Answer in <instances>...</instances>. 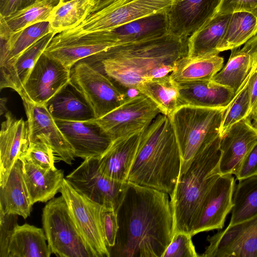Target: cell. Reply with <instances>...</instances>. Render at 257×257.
Instances as JSON below:
<instances>
[{
	"label": "cell",
	"mask_w": 257,
	"mask_h": 257,
	"mask_svg": "<svg viewBox=\"0 0 257 257\" xmlns=\"http://www.w3.org/2000/svg\"><path fill=\"white\" fill-rule=\"evenodd\" d=\"M116 213L118 229L110 256L162 257L173 237L168 193L127 181Z\"/></svg>",
	"instance_id": "6da1fadb"
},
{
	"label": "cell",
	"mask_w": 257,
	"mask_h": 257,
	"mask_svg": "<svg viewBox=\"0 0 257 257\" xmlns=\"http://www.w3.org/2000/svg\"><path fill=\"white\" fill-rule=\"evenodd\" d=\"M188 39L168 33L137 42L116 44L81 60L124 91L142 82L170 74L187 55Z\"/></svg>",
	"instance_id": "7a4b0ae2"
},
{
	"label": "cell",
	"mask_w": 257,
	"mask_h": 257,
	"mask_svg": "<svg viewBox=\"0 0 257 257\" xmlns=\"http://www.w3.org/2000/svg\"><path fill=\"white\" fill-rule=\"evenodd\" d=\"M181 162L170 118L160 113L142 133L127 181L170 195L178 179Z\"/></svg>",
	"instance_id": "3957f363"
},
{
	"label": "cell",
	"mask_w": 257,
	"mask_h": 257,
	"mask_svg": "<svg viewBox=\"0 0 257 257\" xmlns=\"http://www.w3.org/2000/svg\"><path fill=\"white\" fill-rule=\"evenodd\" d=\"M220 141L219 135L198 151L187 171L179 176L169 195L173 235L179 232L191 234L206 196L222 175L219 167Z\"/></svg>",
	"instance_id": "277c9868"
},
{
	"label": "cell",
	"mask_w": 257,
	"mask_h": 257,
	"mask_svg": "<svg viewBox=\"0 0 257 257\" xmlns=\"http://www.w3.org/2000/svg\"><path fill=\"white\" fill-rule=\"evenodd\" d=\"M225 109L184 105L168 116L181 156L179 176L187 171L198 151L220 135Z\"/></svg>",
	"instance_id": "5b68a950"
},
{
	"label": "cell",
	"mask_w": 257,
	"mask_h": 257,
	"mask_svg": "<svg viewBox=\"0 0 257 257\" xmlns=\"http://www.w3.org/2000/svg\"><path fill=\"white\" fill-rule=\"evenodd\" d=\"M42 222L52 253L61 257H92L62 195L44 206Z\"/></svg>",
	"instance_id": "8992f818"
},
{
	"label": "cell",
	"mask_w": 257,
	"mask_h": 257,
	"mask_svg": "<svg viewBox=\"0 0 257 257\" xmlns=\"http://www.w3.org/2000/svg\"><path fill=\"white\" fill-rule=\"evenodd\" d=\"M59 192L92 257H110L101 225L103 207L77 191L65 178Z\"/></svg>",
	"instance_id": "52a82bcc"
},
{
	"label": "cell",
	"mask_w": 257,
	"mask_h": 257,
	"mask_svg": "<svg viewBox=\"0 0 257 257\" xmlns=\"http://www.w3.org/2000/svg\"><path fill=\"white\" fill-rule=\"evenodd\" d=\"M70 83L85 99L95 119L114 110L128 98L127 92L83 61L77 62L71 68Z\"/></svg>",
	"instance_id": "ba28073f"
},
{
	"label": "cell",
	"mask_w": 257,
	"mask_h": 257,
	"mask_svg": "<svg viewBox=\"0 0 257 257\" xmlns=\"http://www.w3.org/2000/svg\"><path fill=\"white\" fill-rule=\"evenodd\" d=\"M160 113L152 100L138 93L103 116L91 120L98 124L113 141L143 132Z\"/></svg>",
	"instance_id": "9c48e42d"
},
{
	"label": "cell",
	"mask_w": 257,
	"mask_h": 257,
	"mask_svg": "<svg viewBox=\"0 0 257 257\" xmlns=\"http://www.w3.org/2000/svg\"><path fill=\"white\" fill-rule=\"evenodd\" d=\"M116 44L109 30L86 32L74 28L55 35L44 53L71 69L81 60Z\"/></svg>",
	"instance_id": "30bf717a"
},
{
	"label": "cell",
	"mask_w": 257,
	"mask_h": 257,
	"mask_svg": "<svg viewBox=\"0 0 257 257\" xmlns=\"http://www.w3.org/2000/svg\"><path fill=\"white\" fill-rule=\"evenodd\" d=\"M79 192L103 207L116 211L123 197L127 182H119L103 175L97 159L88 158L65 178Z\"/></svg>",
	"instance_id": "8fae6325"
},
{
	"label": "cell",
	"mask_w": 257,
	"mask_h": 257,
	"mask_svg": "<svg viewBox=\"0 0 257 257\" xmlns=\"http://www.w3.org/2000/svg\"><path fill=\"white\" fill-rule=\"evenodd\" d=\"M173 0H115L90 15L75 29L82 31L113 29L136 19L169 10Z\"/></svg>",
	"instance_id": "7c38bea8"
},
{
	"label": "cell",
	"mask_w": 257,
	"mask_h": 257,
	"mask_svg": "<svg viewBox=\"0 0 257 257\" xmlns=\"http://www.w3.org/2000/svg\"><path fill=\"white\" fill-rule=\"evenodd\" d=\"M70 68L44 52L29 75L20 95L23 100L45 105L68 83Z\"/></svg>",
	"instance_id": "4fadbf2b"
},
{
	"label": "cell",
	"mask_w": 257,
	"mask_h": 257,
	"mask_svg": "<svg viewBox=\"0 0 257 257\" xmlns=\"http://www.w3.org/2000/svg\"><path fill=\"white\" fill-rule=\"evenodd\" d=\"M207 240L209 244L200 256L257 257V215L228 225Z\"/></svg>",
	"instance_id": "5bb4252c"
},
{
	"label": "cell",
	"mask_w": 257,
	"mask_h": 257,
	"mask_svg": "<svg viewBox=\"0 0 257 257\" xmlns=\"http://www.w3.org/2000/svg\"><path fill=\"white\" fill-rule=\"evenodd\" d=\"M28 123L30 143L37 141L47 145L59 159L68 165L75 155L72 147L60 130L45 105L23 100Z\"/></svg>",
	"instance_id": "9a60e30c"
},
{
	"label": "cell",
	"mask_w": 257,
	"mask_h": 257,
	"mask_svg": "<svg viewBox=\"0 0 257 257\" xmlns=\"http://www.w3.org/2000/svg\"><path fill=\"white\" fill-rule=\"evenodd\" d=\"M232 175H222L211 188L193 227L192 236L203 231L223 228L226 217L233 206L235 179Z\"/></svg>",
	"instance_id": "2e32d148"
},
{
	"label": "cell",
	"mask_w": 257,
	"mask_h": 257,
	"mask_svg": "<svg viewBox=\"0 0 257 257\" xmlns=\"http://www.w3.org/2000/svg\"><path fill=\"white\" fill-rule=\"evenodd\" d=\"M221 0H173L168 11L169 33L189 38L216 14Z\"/></svg>",
	"instance_id": "e0dca14e"
},
{
	"label": "cell",
	"mask_w": 257,
	"mask_h": 257,
	"mask_svg": "<svg viewBox=\"0 0 257 257\" xmlns=\"http://www.w3.org/2000/svg\"><path fill=\"white\" fill-rule=\"evenodd\" d=\"M257 145V128L249 116L233 124L221 137L219 167L222 175H235L242 162Z\"/></svg>",
	"instance_id": "ac0fdd59"
},
{
	"label": "cell",
	"mask_w": 257,
	"mask_h": 257,
	"mask_svg": "<svg viewBox=\"0 0 257 257\" xmlns=\"http://www.w3.org/2000/svg\"><path fill=\"white\" fill-rule=\"evenodd\" d=\"M74 149L75 157L84 160L100 158L109 148L112 139L97 123L92 121L55 119Z\"/></svg>",
	"instance_id": "d6986e66"
},
{
	"label": "cell",
	"mask_w": 257,
	"mask_h": 257,
	"mask_svg": "<svg viewBox=\"0 0 257 257\" xmlns=\"http://www.w3.org/2000/svg\"><path fill=\"white\" fill-rule=\"evenodd\" d=\"M5 117L0 133V187L6 184L14 164L25 155L30 145L27 121L17 119L9 111Z\"/></svg>",
	"instance_id": "ffe728a7"
},
{
	"label": "cell",
	"mask_w": 257,
	"mask_h": 257,
	"mask_svg": "<svg viewBox=\"0 0 257 257\" xmlns=\"http://www.w3.org/2000/svg\"><path fill=\"white\" fill-rule=\"evenodd\" d=\"M142 132L113 141L107 151L97 159L99 171L112 180L127 182Z\"/></svg>",
	"instance_id": "44dd1931"
},
{
	"label": "cell",
	"mask_w": 257,
	"mask_h": 257,
	"mask_svg": "<svg viewBox=\"0 0 257 257\" xmlns=\"http://www.w3.org/2000/svg\"><path fill=\"white\" fill-rule=\"evenodd\" d=\"M178 88L179 106L226 108L235 95L232 89L212 80L181 83L178 84Z\"/></svg>",
	"instance_id": "7402d4cb"
},
{
	"label": "cell",
	"mask_w": 257,
	"mask_h": 257,
	"mask_svg": "<svg viewBox=\"0 0 257 257\" xmlns=\"http://www.w3.org/2000/svg\"><path fill=\"white\" fill-rule=\"evenodd\" d=\"M51 32L48 21L39 22L12 33L6 30L1 29V75L7 71L13 61L22 53Z\"/></svg>",
	"instance_id": "603a6c76"
},
{
	"label": "cell",
	"mask_w": 257,
	"mask_h": 257,
	"mask_svg": "<svg viewBox=\"0 0 257 257\" xmlns=\"http://www.w3.org/2000/svg\"><path fill=\"white\" fill-rule=\"evenodd\" d=\"M25 181L33 204L46 202L60 191L64 178L63 171L40 167L22 157Z\"/></svg>",
	"instance_id": "cb8c5ba5"
},
{
	"label": "cell",
	"mask_w": 257,
	"mask_h": 257,
	"mask_svg": "<svg viewBox=\"0 0 257 257\" xmlns=\"http://www.w3.org/2000/svg\"><path fill=\"white\" fill-rule=\"evenodd\" d=\"M33 205L25 181L23 162L19 159L13 166L6 184L0 187V209L26 219L30 215Z\"/></svg>",
	"instance_id": "d4e9b609"
},
{
	"label": "cell",
	"mask_w": 257,
	"mask_h": 257,
	"mask_svg": "<svg viewBox=\"0 0 257 257\" xmlns=\"http://www.w3.org/2000/svg\"><path fill=\"white\" fill-rule=\"evenodd\" d=\"M45 105L55 119L85 121L95 119L89 104L70 81Z\"/></svg>",
	"instance_id": "484cf974"
},
{
	"label": "cell",
	"mask_w": 257,
	"mask_h": 257,
	"mask_svg": "<svg viewBox=\"0 0 257 257\" xmlns=\"http://www.w3.org/2000/svg\"><path fill=\"white\" fill-rule=\"evenodd\" d=\"M167 13L146 16L109 30L117 44L161 37L169 33Z\"/></svg>",
	"instance_id": "4316f807"
},
{
	"label": "cell",
	"mask_w": 257,
	"mask_h": 257,
	"mask_svg": "<svg viewBox=\"0 0 257 257\" xmlns=\"http://www.w3.org/2000/svg\"><path fill=\"white\" fill-rule=\"evenodd\" d=\"M56 34L51 32L35 43L13 61L1 75L0 88H10L19 95L37 61Z\"/></svg>",
	"instance_id": "83f0119b"
},
{
	"label": "cell",
	"mask_w": 257,
	"mask_h": 257,
	"mask_svg": "<svg viewBox=\"0 0 257 257\" xmlns=\"http://www.w3.org/2000/svg\"><path fill=\"white\" fill-rule=\"evenodd\" d=\"M46 241L43 228L18 224L9 239L8 257H49L52 253Z\"/></svg>",
	"instance_id": "f1b7e54d"
},
{
	"label": "cell",
	"mask_w": 257,
	"mask_h": 257,
	"mask_svg": "<svg viewBox=\"0 0 257 257\" xmlns=\"http://www.w3.org/2000/svg\"><path fill=\"white\" fill-rule=\"evenodd\" d=\"M231 14H216L204 27L189 37L187 56L218 55V49Z\"/></svg>",
	"instance_id": "f546056e"
},
{
	"label": "cell",
	"mask_w": 257,
	"mask_h": 257,
	"mask_svg": "<svg viewBox=\"0 0 257 257\" xmlns=\"http://www.w3.org/2000/svg\"><path fill=\"white\" fill-rule=\"evenodd\" d=\"M224 59L218 55L179 59L170 73L178 84L193 81L211 80L223 67Z\"/></svg>",
	"instance_id": "4dcf8cb0"
},
{
	"label": "cell",
	"mask_w": 257,
	"mask_h": 257,
	"mask_svg": "<svg viewBox=\"0 0 257 257\" xmlns=\"http://www.w3.org/2000/svg\"><path fill=\"white\" fill-rule=\"evenodd\" d=\"M152 100L162 113L169 116L179 106L178 84L170 74L146 80L136 89Z\"/></svg>",
	"instance_id": "1f68e13d"
},
{
	"label": "cell",
	"mask_w": 257,
	"mask_h": 257,
	"mask_svg": "<svg viewBox=\"0 0 257 257\" xmlns=\"http://www.w3.org/2000/svg\"><path fill=\"white\" fill-rule=\"evenodd\" d=\"M95 2L96 0L60 1L48 20L52 32L58 34L77 27L91 14Z\"/></svg>",
	"instance_id": "d6a6232c"
},
{
	"label": "cell",
	"mask_w": 257,
	"mask_h": 257,
	"mask_svg": "<svg viewBox=\"0 0 257 257\" xmlns=\"http://www.w3.org/2000/svg\"><path fill=\"white\" fill-rule=\"evenodd\" d=\"M257 34V17L244 12L231 14L218 46L219 52L238 48Z\"/></svg>",
	"instance_id": "836d02e7"
},
{
	"label": "cell",
	"mask_w": 257,
	"mask_h": 257,
	"mask_svg": "<svg viewBox=\"0 0 257 257\" xmlns=\"http://www.w3.org/2000/svg\"><path fill=\"white\" fill-rule=\"evenodd\" d=\"M238 181L233 194V206L228 225L257 215V175Z\"/></svg>",
	"instance_id": "e575fe53"
},
{
	"label": "cell",
	"mask_w": 257,
	"mask_h": 257,
	"mask_svg": "<svg viewBox=\"0 0 257 257\" xmlns=\"http://www.w3.org/2000/svg\"><path fill=\"white\" fill-rule=\"evenodd\" d=\"M251 69L248 55L238 48L231 50L230 56L224 67L212 78L215 83L232 89H239Z\"/></svg>",
	"instance_id": "d590c367"
},
{
	"label": "cell",
	"mask_w": 257,
	"mask_h": 257,
	"mask_svg": "<svg viewBox=\"0 0 257 257\" xmlns=\"http://www.w3.org/2000/svg\"><path fill=\"white\" fill-rule=\"evenodd\" d=\"M60 1H40L7 17L0 15V20L11 32H16L34 24L48 21L52 11Z\"/></svg>",
	"instance_id": "8d00e7d4"
},
{
	"label": "cell",
	"mask_w": 257,
	"mask_h": 257,
	"mask_svg": "<svg viewBox=\"0 0 257 257\" xmlns=\"http://www.w3.org/2000/svg\"><path fill=\"white\" fill-rule=\"evenodd\" d=\"M251 69L245 81L225 108L220 127V135L223 136L234 123L249 116L250 112L249 78Z\"/></svg>",
	"instance_id": "74e56055"
},
{
	"label": "cell",
	"mask_w": 257,
	"mask_h": 257,
	"mask_svg": "<svg viewBox=\"0 0 257 257\" xmlns=\"http://www.w3.org/2000/svg\"><path fill=\"white\" fill-rule=\"evenodd\" d=\"M189 233L179 232L173 234L172 240L162 257H198Z\"/></svg>",
	"instance_id": "f35d334b"
},
{
	"label": "cell",
	"mask_w": 257,
	"mask_h": 257,
	"mask_svg": "<svg viewBox=\"0 0 257 257\" xmlns=\"http://www.w3.org/2000/svg\"><path fill=\"white\" fill-rule=\"evenodd\" d=\"M23 157L43 169H56L54 166V152L47 145L41 141L31 143L27 151Z\"/></svg>",
	"instance_id": "ab89813d"
},
{
	"label": "cell",
	"mask_w": 257,
	"mask_h": 257,
	"mask_svg": "<svg viewBox=\"0 0 257 257\" xmlns=\"http://www.w3.org/2000/svg\"><path fill=\"white\" fill-rule=\"evenodd\" d=\"M101 225L105 241L108 249L114 246L118 229L116 211L103 208Z\"/></svg>",
	"instance_id": "60d3db41"
},
{
	"label": "cell",
	"mask_w": 257,
	"mask_h": 257,
	"mask_svg": "<svg viewBox=\"0 0 257 257\" xmlns=\"http://www.w3.org/2000/svg\"><path fill=\"white\" fill-rule=\"evenodd\" d=\"M17 221L18 215L6 213L0 209V257H8L9 239Z\"/></svg>",
	"instance_id": "b9f144b4"
},
{
	"label": "cell",
	"mask_w": 257,
	"mask_h": 257,
	"mask_svg": "<svg viewBox=\"0 0 257 257\" xmlns=\"http://www.w3.org/2000/svg\"><path fill=\"white\" fill-rule=\"evenodd\" d=\"M244 12L257 17V0H221L216 14Z\"/></svg>",
	"instance_id": "7bdbcfd3"
},
{
	"label": "cell",
	"mask_w": 257,
	"mask_h": 257,
	"mask_svg": "<svg viewBox=\"0 0 257 257\" xmlns=\"http://www.w3.org/2000/svg\"><path fill=\"white\" fill-rule=\"evenodd\" d=\"M257 175V145L245 157L235 175L237 180Z\"/></svg>",
	"instance_id": "ee69618b"
},
{
	"label": "cell",
	"mask_w": 257,
	"mask_h": 257,
	"mask_svg": "<svg viewBox=\"0 0 257 257\" xmlns=\"http://www.w3.org/2000/svg\"><path fill=\"white\" fill-rule=\"evenodd\" d=\"M43 0H0V15L7 17Z\"/></svg>",
	"instance_id": "f6af8a7d"
},
{
	"label": "cell",
	"mask_w": 257,
	"mask_h": 257,
	"mask_svg": "<svg viewBox=\"0 0 257 257\" xmlns=\"http://www.w3.org/2000/svg\"><path fill=\"white\" fill-rule=\"evenodd\" d=\"M240 50L249 56L251 68L257 67V34L248 40Z\"/></svg>",
	"instance_id": "bcb514c9"
},
{
	"label": "cell",
	"mask_w": 257,
	"mask_h": 257,
	"mask_svg": "<svg viewBox=\"0 0 257 257\" xmlns=\"http://www.w3.org/2000/svg\"><path fill=\"white\" fill-rule=\"evenodd\" d=\"M252 72L249 78L250 112L257 102V67H252Z\"/></svg>",
	"instance_id": "7dc6e473"
},
{
	"label": "cell",
	"mask_w": 257,
	"mask_h": 257,
	"mask_svg": "<svg viewBox=\"0 0 257 257\" xmlns=\"http://www.w3.org/2000/svg\"><path fill=\"white\" fill-rule=\"evenodd\" d=\"M115 0H96L95 5L91 11V14L97 12L111 4Z\"/></svg>",
	"instance_id": "c3c4849f"
},
{
	"label": "cell",
	"mask_w": 257,
	"mask_h": 257,
	"mask_svg": "<svg viewBox=\"0 0 257 257\" xmlns=\"http://www.w3.org/2000/svg\"><path fill=\"white\" fill-rule=\"evenodd\" d=\"M248 116L251 120L253 125L257 128V102L252 108Z\"/></svg>",
	"instance_id": "681fc988"
},
{
	"label": "cell",
	"mask_w": 257,
	"mask_h": 257,
	"mask_svg": "<svg viewBox=\"0 0 257 257\" xmlns=\"http://www.w3.org/2000/svg\"><path fill=\"white\" fill-rule=\"evenodd\" d=\"M7 99L6 98H2L1 99V103H0V106H1V114L2 115L3 113H5L8 110H7Z\"/></svg>",
	"instance_id": "f907efd6"
},
{
	"label": "cell",
	"mask_w": 257,
	"mask_h": 257,
	"mask_svg": "<svg viewBox=\"0 0 257 257\" xmlns=\"http://www.w3.org/2000/svg\"><path fill=\"white\" fill-rule=\"evenodd\" d=\"M69 1H71V0H60V1H61L62 2H68Z\"/></svg>",
	"instance_id": "816d5d0a"
}]
</instances>
